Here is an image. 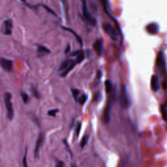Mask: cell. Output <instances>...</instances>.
Returning <instances> with one entry per match:
<instances>
[{
	"mask_svg": "<svg viewBox=\"0 0 167 167\" xmlns=\"http://www.w3.org/2000/svg\"><path fill=\"white\" fill-rule=\"evenodd\" d=\"M93 49L99 56H101L103 52V40L102 39H98L93 44Z\"/></svg>",
	"mask_w": 167,
	"mask_h": 167,
	"instance_id": "cell-8",
	"label": "cell"
},
{
	"mask_svg": "<svg viewBox=\"0 0 167 167\" xmlns=\"http://www.w3.org/2000/svg\"><path fill=\"white\" fill-rule=\"evenodd\" d=\"M120 101L121 105H122L124 108H129L131 104L129 94L128 91H127V87L125 85H123L122 87H121Z\"/></svg>",
	"mask_w": 167,
	"mask_h": 167,
	"instance_id": "cell-4",
	"label": "cell"
},
{
	"mask_svg": "<svg viewBox=\"0 0 167 167\" xmlns=\"http://www.w3.org/2000/svg\"><path fill=\"white\" fill-rule=\"evenodd\" d=\"M72 54L76 56V58L75 59V61L77 63H80L82 61H84L85 58V53L82 50H78L76 52L73 53Z\"/></svg>",
	"mask_w": 167,
	"mask_h": 167,
	"instance_id": "cell-14",
	"label": "cell"
},
{
	"mask_svg": "<svg viewBox=\"0 0 167 167\" xmlns=\"http://www.w3.org/2000/svg\"><path fill=\"white\" fill-rule=\"evenodd\" d=\"M103 29L104 32H105L107 35L110 37L112 40L117 41L118 39V31L112 26L111 24L109 22H105L103 24Z\"/></svg>",
	"mask_w": 167,
	"mask_h": 167,
	"instance_id": "cell-5",
	"label": "cell"
},
{
	"mask_svg": "<svg viewBox=\"0 0 167 167\" xmlns=\"http://www.w3.org/2000/svg\"><path fill=\"white\" fill-rule=\"evenodd\" d=\"M98 97H99V93H96V94L95 95V101H97V98H98Z\"/></svg>",
	"mask_w": 167,
	"mask_h": 167,
	"instance_id": "cell-31",
	"label": "cell"
},
{
	"mask_svg": "<svg viewBox=\"0 0 167 167\" xmlns=\"http://www.w3.org/2000/svg\"><path fill=\"white\" fill-rule=\"evenodd\" d=\"M86 100H87V95L85 94L80 96V97L78 99V102L80 103V104H82V105H83V104L86 103Z\"/></svg>",
	"mask_w": 167,
	"mask_h": 167,
	"instance_id": "cell-20",
	"label": "cell"
},
{
	"mask_svg": "<svg viewBox=\"0 0 167 167\" xmlns=\"http://www.w3.org/2000/svg\"><path fill=\"white\" fill-rule=\"evenodd\" d=\"M69 50H70V45L68 44L67 46L66 49V51H65V53L67 54V52H69Z\"/></svg>",
	"mask_w": 167,
	"mask_h": 167,
	"instance_id": "cell-30",
	"label": "cell"
},
{
	"mask_svg": "<svg viewBox=\"0 0 167 167\" xmlns=\"http://www.w3.org/2000/svg\"><path fill=\"white\" fill-rule=\"evenodd\" d=\"M88 138H89V137L87 135L84 136V137L82 138L81 142L80 144L81 148H83L86 145V144L87 143V141H88Z\"/></svg>",
	"mask_w": 167,
	"mask_h": 167,
	"instance_id": "cell-18",
	"label": "cell"
},
{
	"mask_svg": "<svg viewBox=\"0 0 167 167\" xmlns=\"http://www.w3.org/2000/svg\"><path fill=\"white\" fill-rule=\"evenodd\" d=\"M156 64H157V67L159 68V69H160V70L165 73V70H166L165 58V56H164L163 52H160L159 54H158Z\"/></svg>",
	"mask_w": 167,
	"mask_h": 167,
	"instance_id": "cell-7",
	"label": "cell"
},
{
	"mask_svg": "<svg viewBox=\"0 0 167 167\" xmlns=\"http://www.w3.org/2000/svg\"><path fill=\"white\" fill-rule=\"evenodd\" d=\"M63 143H64L65 145L66 146V148H67V149H68V151H69V152L70 154V155H73V154H72L71 151H70V148H69V144H68V143H67V140H63Z\"/></svg>",
	"mask_w": 167,
	"mask_h": 167,
	"instance_id": "cell-25",
	"label": "cell"
},
{
	"mask_svg": "<svg viewBox=\"0 0 167 167\" xmlns=\"http://www.w3.org/2000/svg\"><path fill=\"white\" fill-rule=\"evenodd\" d=\"M33 95H35V97H37V98H39V93L37 92V91H36L35 89H33Z\"/></svg>",
	"mask_w": 167,
	"mask_h": 167,
	"instance_id": "cell-29",
	"label": "cell"
},
{
	"mask_svg": "<svg viewBox=\"0 0 167 167\" xmlns=\"http://www.w3.org/2000/svg\"><path fill=\"white\" fill-rule=\"evenodd\" d=\"M80 129H81V123H78L77 124V127H76V135H78L79 133H80Z\"/></svg>",
	"mask_w": 167,
	"mask_h": 167,
	"instance_id": "cell-26",
	"label": "cell"
},
{
	"mask_svg": "<svg viewBox=\"0 0 167 167\" xmlns=\"http://www.w3.org/2000/svg\"><path fill=\"white\" fill-rule=\"evenodd\" d=\"M105 89H106V92L109 93L112 92V84L111 82V81L109 80H106L105 83Z\"/></svg>",
	"mask_w": 167,
	"mask_h": 167,
	"instance_id": "cell-17",
	"label": "cell"
},
{
	"mask_svg": "<svg viewBox=\"0 0 167 167\" xmlns=\"http://www.w3.org/2000/svg\"><path fill=\"white\" fill-rule=\"evenodd\" d=\"M111 106H112V103L111 102H109L107 104V106L106 107L105 110H104V121L106 124L109 123V122L110 121V110H111Z\"/></svg>",
	"mask_w": 167,
	"mask_h": 167,
	"instance_id": "cell-13",
	"label": "cell"
},
{
	"mask_svg": "<svg viewBox=\"0 0 167 167\" xmlns=\"http://www.w3.org/2000/svg\"><path fill=\"white\" fill-rule=\"evenodd\" d=\"M27 148H26V149H25V154H24V157H23V160H22L24 167H28L27 163Z\"/></svg>",
	"mask_w": 167,
	"mask_h": 167,
	"instance_id": "cell-21",
	"label": "cell"
},
{
	"mask_svg": "<svg viewBox=\"0 0 167 167\" xmlns=\"http://www.w3.org/2000/svg\"><path fill=\"white\" fill-rule=\"evenodd\" d=\"M76 64H77V63H76L75 59H66L62 61L59 69V71L61 72V77L66 76L68 73L75 67Z\"/></svg>",
	"mask_w": 167,
	"mask_h": 167,
	"instance_id": "cell-1",
	"label": "cell"
},
{
	"mask_svg": "<svg viewBox=\"0 0 167 167\" xmlns=\"http://www.w3.org/2000/svg\"><path fill=\"white\" fill-rule=\"evenodd\" d=\"M44 140V135L41 132V133H39L37 139L35 149H34V156H35V158L38 157L39 150H40L41 146H42V144H43Z\"/></svg>",
	"mask_w": 167,
	"mask_h": 167,
	"instance_id": "cell-6",
	"label": "cell"
},
{
	"mask_svg": "<svg viewBox=\"0 0 167 167\" xmlns=\"http://www.w3.org/2000/svg\"><path fill=\"white\" fill-rule=\"evenodd\" d=\"M59 111L58 109H54V110H49V112H48V115L50 116H53L54 117L56 116V113Z\"/></svg>",
	"mask_w": 167,
	"mask_h": 167,
	"instance_id": "cell-23",
	"label": "cell"
},
{
	"mask_svg": "<svg viewBox=\"0 0 167 167\" xmlns=\"http://www.w3.org/2000/svg\"><path fill=\"white\" fill-rule=\"evenodd\" d=\"M11 98H12V95L9 93H5L4 95V101L5 104V106H6L7 109V118L9 119L10 120H12L14 118V115H15V112H14V109L13 106V103L11 101Z\"/></svg>",
	"mask_w": 167,
	"mask_h": 167,
	"instance_id": "cell-2",
	"label": "cell"
},
{
	"mask_svg": "<svg viewBox=\"0 0 167 167\" xmlns=\"http://www.w3.org/2000/svg\"><path fill=\"white\" fill-rule=\"evenodd\" d=\"M146 31L151 35H155L159 32V26L157 24H149L146 26Z\"/></svg>",
	"mask_w": 167,
	"mask_h": 167,
	"instance_id": "cell-12",
	"label": "cell"
},
{
	"mask_svg": "<svg viewBox=\"0 0 167 167\" xmlns=\"http://www.w3.org/2000/svg\"><path fill=\"white\" fill-rule=\"evenodd\" d=\"M37 52L41 54H50L51 52L50 50L44 46H38Z\"/></svg>",
	"mask_w": 167,
	"mask_h": 167,
	"instance_id": "cell-16",
	"label": "cell"
},
{
	"mask_svg": "<svg viewBox=\"0 0 167 167\" xmlns=\"http://www.w3.org/2000/svg\"><path fill=\"white\" fill-rule=\"evenodd\" d=\"M71 91H72L73 97L75 98V100H77L78 99V96L79 95V93H80V91H79L78 89H72Z\"/></svg>",
	"mask_w": 167,
	"mask_h": 167,
	"instance_id": "cell-22",
	"label": "cell"
},
{
	"mask_svg": "<svg viewBox=\"0 0 167 167\" xmlns=\"http://www.w3.org/2000/svg\"><path fill=\"white\" fill-rule=\"evenodd\" d=\"M161 113H162V116H163V120L166 121V104H163L161 106Z\"/></svg>",
	"mask_w": 167,
	"mask_h": 167,
	"instance_id": "cell-19",
	"label": "cell"
},
{
	"mask_svg": "<svg viewBox=\"0 0 167 167\" xmlns=\"http://www.w3.org/2000/svg\"><path fill=\"white\" fill-rule=\"evenodd\" d=\"M22 1H24V0H22Z\"/></svg>",
	"mask_w": 167,
	"mask_h": 167,
	"instance_id": "cell-32",
	"label": "cell"
},
{
	"mask_svg": "<svg viewBox=\"0 0 167 167\" xmlns=\"http://www.w3.org/2000/svg\"><path fill=\"white\" fill-rule=\"evenodd\" d=\"M43 7H44L45 9H46L47 11H49V13H50L51 14H53V15H54L55 16H56V13H55L54 11H52V10H51L50 8H49V7H47V6H45V5H43Z\"/></svg>",
	"mask_w": 167,
	"mask_h": 167,
	"instance_id": "cell-27",
	"label": "cell"
},
{
	"mask_svg": "<svg viewBox=\"0 0 167 167\" xmlns=\"http://www.w3.org/2000/svg\"><path fill=\"white\" fill-rule=\"evenodd\" d=\"M151 87L154 92H157L159 89V77L156 75H154L151 78Z\"/></svg>",
	"mask_w": 167,
	"mask_h": 167,
	"instance_id": "cell-10",
	"label": "cell"
},
{
	"mask_svg": "<svg viewBox=\"0 0 167 167\" xmlns=\"http://www.w3.org/2000/svg\"><path fill=\"white\" fill-rule=\"evenodd\" d=\"M4 33L5 35H11V33H12L13 22L11 20H7L4 22Z\"/></svg>",
	"mask_w": 167,
	"mask_h": 167,
	"instance_id": "cell-11",
	"label": "cell"
},
{
	"mask_svg": "<svg viewBox=\"0 0 167 167\" xmlns=\"http://www.w3.org/2000/svg\"><path fill=\"white\" fill-rule=\"evenodd\" d=\"M21 96H22V100H23L24 103H27L28 100H29V97H28V95L26 94V93H21Z\"/></svg>",
	"mask_w": 167,
	"mask_h": 167,
	"instance_id": "cell-24",
	"label": "cell"
},
{
	"mask_svg": "<svg viewBox=\"0 0 167 167\" xmlns=\"http://www.w3.org/2000/svg\"><path fill=\"white\" fill-rule=\"evenodd\" d=\"M63 165H64V163H63V161H58V162L56 163V165L55 167H63Z\"/></svg>",
	"mask_w": 167,
	"mask_h": 167,
	"instance_id": "cell-28",
	"label": "cell"
},
{
	"mask_svg": "<svg viewBox=\"0 0 167 167\" xmlns=\"http://www.w3.org/2000/svg\"><path fill=\"white\" fill-rule=\"evenodd\" d=\"M0 66L6 71L9 72L13 69V61L4 58H0Z\"/></svg>",
	"mask_w": 167,
	"mask_h": 167,
	"instance_id": "cell-9",
	"label": "cell"
},
{
	"mask_svg": "<svg viewBox=\"0 0 167 167\" xmlns=\"http://www.w3.org/2000/svg\"><path fill=\"white\" fill-rule=\"evenodd\" d=\"M81 1H82V11L84 19L85 20V21H86L89 24L94 26V25H96V20L92 16L91 14H90L88 9H87L86 0H81Z\"/></svg>",
	"mask_w": 167,
	"mask_h": 167,
	"instance_id": "cell-3",
	"label": "cell"
},
{
	"mask_svg": "<svg viewBox=\"0 0 167 167\" xmlns=\"http://www.w3.org/2000/svg\"><path fill=\"white\" fill-rule=\"evenodd\" d=\"M61 27L63 28V30L67 31V32H69L70 33H73V35H74V36L75 37V38L76 39V40H77L78 42L80 43V44L81 46H82V39L80 36L78 35H77V33H76L74 30H73L72 29H70L69 27H65V26H61Z\"/></svg>",
	"mask_w": 167,
	"mask_h": 167,
	"instance_id": "cell-15",
	"label": "cell"
}]
</instances>
